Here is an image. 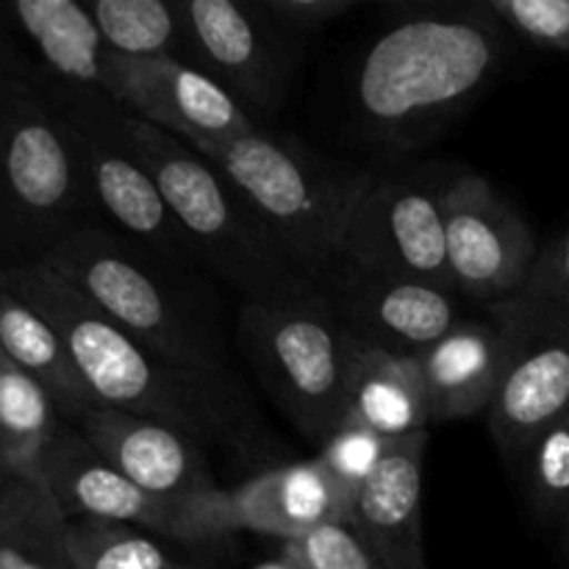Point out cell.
Wrapping results in <instances>:
<instances>
[{
    "label": "cell",
    "mask_w": 569,
    "mask_h": 569,
    "mask_svg": "<svg viewBox=\"0 0 569 569\" xmlns=\"http://www.w3.org/2000/svg\"><path fill=\"white\" fill-rule=\"evenodd\" d=\"M528 295L553 300L569 309V226L539 250Z\"/></svg>",
    "instance_id": "32"
},
{
    "label": "cell",
    "mask_w": 569,
    "mask_h": 569,
    "mask_svg": "<svg viewBox=\"0 0 569 569\" xmlns=\"http://www.w3.org/2000/svg\"><path fill=\"white\" fill-rule=\"evenodd\" d=\"M567 528H569V520H567Z\"/></svg>",
    "instance_id": "37"
},
{
    "label": "cell",
    "mask_w": 569,
    "mask_h": 569,
    "mask_svg": "<svg viewBox=\"0 0 569 569\" xmlns=\"http://www.w3.org/2000/svg\"><path fill=\"white\" fill-rule=\"evenodd\" d=\"M487 6L515 37L569 53V0H487Z\"/></svg>",
    "instance_id": "29"
},
{
    "label": "cell",
    "mask_w": 569,
    "mask_h": 569,
    "mask_svg": "<svg viewBox=\"0 0 569 569\" xmlns=\"http://www.w3.org/2000/svg\"><path fill=\"white\" fill-rule=\"evenodd\" d=\"M0 356L31 376L67 422L98 406L59 331L6 287H0Z\"/></svg>",
    "instance_id": "21"
},
{
    "label": "cell",
    "mask_w": 569,
    "mask_h": 569,
    "mask_svg": "<svg viewBox=\"0 0 569 569\" xmlns=\"http://www.w3.org/2000/svg\"><path fill=\"white\" fill-rule=\"evenodd\" d=\"M39 487L67 520H111L170 537L176 506L128 481L70 422H61L39 467Z\"/></svg>",
    "instance_id": "16"
},
{
    "label": "cell",
    "mask_w": 569,
    "mask_h": 569,
    "mask_svg": "<svg viewBox=\"0 0 569 569\" xmlns=\"http://www.w3.org/2000/svg\"><path fill=\"white\" fill-rule=\"evenodd\" d=\"M189 144L239 189L295 264L320 287L342 261L350 220L378 181V172L333 161L298 139L264 128Z\"/></svg>",
    "instance_id": "5"
},
{
    "label": "cell",
    "mask_w": 569,
    "mask_h": 569,
    "mask_svg": "<svg viewBox=\"0 0 569 569\" xmlns=\"http://www.w3.org/2000/svg\"><path fill=\"white\" fill-rule=\"evenodd\" d=\"M42 264L164 361L228 378L231 342L211 276L176 264L106 222L78 231Z\"/></svg>",
    "instance_id": "3"
},
{
    "label": "cell",
    "mask_w": 569,
    "mask_h": 569,
    "mask_svg": "<svg viewBox=\"0 0 569 569\" xmlns=\"http://www.w3.org/2000/svg\"><path fill=\"white\" fill-rule=\"evenodd\" d=\"M72 569H170L159 539L137 526L111 520H67Z\"/></svg>",
    "instance_id": "26"
},
{
    "label": "cell",
    "mask_w": 569,
    "mask_h": 569,
    "mask_svg": "<svg viewBox=\"0 0 569 569\" xmlns=\"http://www.w3.org/2000/svg\"><path fill=\"white\" fill-rule=\"evenodd\" d=\"M500 306L511 348L487 422L500 453L517 461L545 428L569 415V309L528 292Z\"/></svg>",
    "instance_id": "11"
},
{
    "label": "cell",
    "mask_w": 569,
    "mask_h": 569,
    "mask_svg": "<svg viewBox=\"0 0 569 569\" xmlns=\"http://www.w3.org/2000/svg\"><path fill=\"white\" fill-rule=\"evenodd\" d=\"M345 422L370 428L389 442L428 431L431 406L417 356L389 353L348 331Z\"/></svg>",
    "instance_id": "20"
},
{
    "label": "cell",
    "mask_w": 569,
    "mask_h": 569,
    "mask_svg": "<svg viewBox=\"0 0 569 569\" xmlns=\"http://www.w3.org/2000/svg\"><path fill=\"white\" fill-rule=\"evenodd\" d=\"M89 11L111 53L189 64L183 0H92Z\"/></svg>",
    "instance_id": "24"
},
{
    "label": "cell",
    "mask_w": 569,
    "mask_h": 569,
    "mask_svg": "<svg viewBox=\"0 0 569 569\" xmlns=\"http://www.w3.org/2000/svg\"><path fill=\"white\" fill-rule=\"evenodd\" d=\"M0 569H72L67 517L39 483L0 476Z\"/></svg>",
    "instance_id": "22"
},
{
    "label": "cell",
    "mask_w": 569,
    "mask_h": 569,
    "mask_svg": "<svg viewBox=\"0 0 569 569\" xmlns=\"http://www.w3.org/2000/svg\"><path fill=\"white\" fill-rule=\"evenodd\" d=\"M256 3L287 37L300 39L337 22L339 17L353 11L359 0H256Z\"/></svg>",
    "instance_id": "31"
},
{
    "label": "cell",
    "mask_w": 569,
    "mask_h": 569,
    "mask_svg": "<svg viewBox=\"0 0 569 569\" xmlns=\"http://www.w3.org/2000/svg\"><path fill=\"white\" fill-rule=\"evenodd\" d=\"M170 569H183V567H176V565H172V567H170Z\"/></svg>",
    "instance_id": "35"
},
{
    "label": "cell",
    "mask_w": 569,
    "mask_h": 569,
    "mask_svg": "<svg viewBox=\"0 0 569 569\" xmlns=\"http://www.w3.org/2000/svg\"><path fill=\"white\" fill-rule=\"evenodd\" d=\"M61 422L53 398L11 361H0V476L39 483L42 456Z\"/></svg>",
    "instance_id": "23"
},
{
    "label": "cell",
    "mask_w": 569,
    "mask_h": 569,
    "mask_svg": "<svg viewBox=\"0 0 569 569\" xmlns=\"http://www.w3.org/2000/svg\"><path fill=\"white\" fill-rule=\"evenodd\" d=\"M239 345L261 387L306 439L326 442L345 422L348 328L322 289L278 303H242Z\"/></svg>",
    "instance_id": "7"
},
{
    "label": "cell",
    "mask_w": 569,
    "mask_h": 569,
    "mask_svg": "<svg viewBox=\"0 0 569 569\" xmlns=\"http://www.w3.org/2000/svg\"><path fill=\"white\" fill-rule=\"evenodd\" d=\"M39 78L76 131L106 222L176 264L206 272L198 250L172 217L133 144L131 114L98 87L56 81L44 72H39Z\"/></svg>",
    "instance_id": "8"
},
{
    "label": "cell",
    "mask_w": 569,
    "mask_h": 569,
    "mask_svg": "<svg viewBox=\"0 0 569 569\" xmlns=\"http://www.w3.org/2000/svg\"><path fill=\"white\" fill-rule=\"evenodd\" d=\"M103 222L76 131L14 44L0 70V278Z\"/></svg>",
    "instance_id": "4"
},
{
    "label": "cell",
    "mask_w": 569,
    "mask_h": 569,
    "mask_svg": "<svg viewBox=\"0 0 569 569\" xmlns=\"http://www.w3.org/2000/svg\"><path fill=\"white\" fill-rule=\"evenodd\" d=\"M0 361H3V356H0Z\"/></svg>",
    "instance_id": "36"
},
{
    "label": "cell",
    "mask_w": 569,
    "mask_h": 569,
    "mask_svg": "<svg viewBox=\"0 0 569 569\" xmlns=\"http://www.w3.org/2000/svg\"><path fill=\"white\" fill-rule=\"evenodd\" d=\"M487 315H467L442 339L417 356L431 406V422H450L489 411L503 378L511 348V328L503 306Z\"/></svg>",
    "instance_id": "17"
},
{
    "label": "cell",
    "mask_w": 569,
    "mask_h": 569,
    "mask_svg": "<svg viewBox=\"0 0 569 569\" xmlns=\"http://www.w3.org/2000/svg\"><path fill=\"white\" fill-rule=\"evenodd\" d=\"M70 426H76L128 481L164 503L176 506L217 489L203 445L164 422L92 406Z\"/></svg>",
    "instance_id": "15"
},
{
    "label": "cell",
    "mask_w": 569,
    "mask_h": 569,
    "mask_svg": "<svg viewBox=\"0 0 569 569\" xmlns=\"http://www.w3.org/2000/svg\"><path fill=\"white\" fill-rule=\"evenodd\" d=\"M509 50L487 0L406 6L356 59L353 126L376 148L411 153L487 94Z\"/></svg>",
    "instance_id": "1"
},
{
    "label": "cell",
    "mask_w": 569,
    "mask_h": 569,
    "mask_svg": "<svg viewBox=\"0 0 569 569\" xmlns=\"http://www.w3.org/2000/svg\"><path fill=\"white\" fill-rule=\"evenodd\" d=\"M520 467L526 495L545 520H569V415L545 428L526 453Z\"/></svg>",
    "instance_id": "27"
},
{
    "label": "cell",
    "mask_w": 569,
    "mask_h": 569,
    "mask_svg": "<svg viewBox=\"0 0 569 569\" xmlns=\"http://www.w3.org/2000/svg\"><path fill=\"white\" fill-rule=\"evenodd\" d=\"M309 569H383L350 526H326L287 542Z\"/></svg>",
    "instance_id": "30"
},
{
    "label": "cell",
    "mask_w": 569,
    "mask_h": 569,
    "mask_svg": "<svg viewBox=\"0 0 569 569\" xmlns=\"http://www.w3.org/2000/svg\"><path fill=\"white\" fill-rule=\"evenodd\" d=\"M320 289L353 337L398 356H420L467 317V300L445 283L372 272L345 259Z\"/></svg>",
    "instance_id": "13"
},
{
    "label": "cell",
    "mask_w": 569,
    "mask_h": 569,
    "mask_svg": "<svg viewBox=\"0 0 569 569\" xmlns=\"http://www.w3.org/2000/svg\"><path fill=\"white\" fill-rule=\"evenodd\" d=\"M0 22L11 39H22L39 72L64 83L103 87L109 44L89 3L78 0H14L0 6Z\"/></svg>",
    "instance_id": "19"
},
{
    "label": "cell",
    "mask_w": 569,
    "mask_h": 569,
    "mask_svg": "<svg viewBox=\"0 0 569 569\" xmlns=\"http://www.w3.org/2000/svg\"><path fill=\"white\" fill-rule=\"evenodd\" d=\"M131 139L172 217L198 250L206 276L242 295V303H278L320 289L239 189L192 144L133 114Z\"/></svg>",
    "instance_id": "6"
},
{
    "label": "cell",
    "mask_w": 569,
    "mask_h": 569,
    "mask_svg": "<svg viewBox=\"0 0 569 569\" xmlns=\"http://www.w3.org/2000/svg\"><path fill=\"white\" fill-rule=\"evenodd\" d=\"M389 445H392L389 439L378 437L376 431H370L365 426H356V422H342L320 445L317 459L322 461L328 476L342 489V495L350 503V511H353V503L361 495V489L370 483V478L376 476L378 467L387 459Z\"/></svg>",
    "instance_id": "28"
},
{
    "label": "cell",
    "mask_w": 569,
    "mask_h": 569,
    "mask_svg": "<svg viewBox=\"0 0 569 569\" xmlns=\"http://www.w3.org/2000/svg\"><path fill=\"white\" fill-rule=\"evenodd\" d=\"M189 64L214 78L261 128L289 94L292 37L256 0H183Z\"/></svg>",
    "instance_id": "12"
},
{
    "label": "cell",
    "mask_w": 569,
    "mask_h": 569,
    "mask_svg": "<svg viewBox=\"0 0 569 569\" xmlns=\"http://www.w3.org/2000/svg\"><path fill=\"white\" fill-rule=\"evenodd\" d=\"M253 569H309V567L303 565V559H300V556L295 553V550L289 548V545H283L281 553H278V559L264 561V565H259V567H253Z\"/></svg>",
    "instance_id": "33"
},
{
    "label": "cell",
    "mask_w": 569,
    "mask_h": 569,
    "mask_svg": "<svg viewBox=\"0 0 569 569\" xmlns=\"http://www.w3.org/2000/svg\"><path fill=\"white\" fill-rule=\"evenodd\" d=\"M11 50H14V42H11V37H9V33H6L3 22H0V70H3L6 61H9Z\"/></svg>",
    "instance_id": "34"
},
{
    "label": "cell",
    "mask_w": 569,
    "mask_h": 569,
    "mask_svg": "<svg viewBox=\"0 0 569 569\" xmlns=\"http://www.w3.org/2000/svg\"><path fill=\"white\" fill-rule=\"evenodd\" d=\"M0 287L11 289L59 331L98 406L164 422L203 448H242L253 420L226 378L181 370L156 356L48 264L11 272L0 278Z\"/></svg>",
    "instance_id": "2"
},
{
    "label": "cell",
    "mask_w": 569,
    "mask_h": 569,
    "mask_svg": "<svg viewBox=\"0 0 569 569\" xmlns=\"http://www.w3.org/2000/svg\"><path fill=\"white\" fill-rule=\"evenodd\" d=\"M428 431L395 439L356 498L350 522L383 569H428L422 545V478Z\"/></svg>",
    "instance_id": "18"
},
{
    "label": "cell",
    "mask_w": 569,
    "mask_h": 569,
    "mask_svg": "<svg viewBox=\"0 0 569 569\" xmlns=\"http://www.w3.org/2000/svg\"><path fill=\"white\" fill-rule=\"evenodd\" d=\"M103 89L128 114L178 139H231L259 131L242 106L200 67L109 53Z\"/></svg>",
    "instance_id": "14"
},
{
    "label": "cell",
    "mask_w": 569,
    "mask_h": 569,
    "mask_svg": "<svg viewBox=\"0 0 569 569\" xmlns=\"http://www.w3.org/2000/svg\"><path fill=\"white\" fill-rule=\"evenodd\" d=\"M456 172L459 164L428 161L378 176L350 220L342 259L372 272L450 287L445 198Z\"/></svg>",
    "instance_id": "9"
},
{
    "label": "cell",
    "mask_w": 569,
    "mask_h": 569,
    "mask_svg": "<svg viewBox=\"0 0 569 569\" xmlns=\"http://www.w3.org/2000/svg\"><path fill=\"white\" fill-rule=\"evenodd\" d=\"M445 242L450 287L481 309L526 295L542 250L526 217L467 167L445 198Z\"/></svg>",
    "instance_id": "10"
},
{
    "label": "cell",
    "mask_w": 569,
    "mask_h": 569,
    "mask_svg": "<svg viewBox=\"0 0 569 569\" xmlns=\"http://www.w3.org/2000/svg\"><path fill=\"white\" fill-rule=\"evenodd\" d=\"M272 517L283 545L326 526H348L350 503L322 461L303 459L272 467Z\"/></svg>",
    "instance_id": "25"
}]
</instances>
